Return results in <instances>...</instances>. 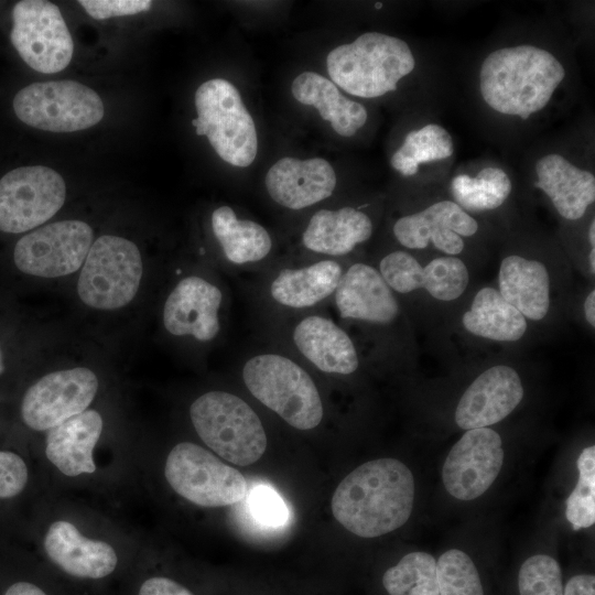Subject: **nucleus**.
<instances>
[{
	"mask_svg": "<svg viewBox=\"0 0 595 595\" xmlns=\"http://www.w3.org/2000/svg\"><path fill=\"white\" fill-rule=\"evenodd\" d=\"M463 325L473 335L497 342H516L527 331L526 317L493 288L476 293Z\"/></svg>",
	"mask_w": 595,
	"mask_h": 595,
	"instance_id": "c85d7f7f",
	"label": "nucleus"
},
{
	"mask_svg": "<svg viewBox=\"0 0 595 595\" xmlns=\"http://www.w3.org/2000/svg\"><path fill=\"white\" fill-rule=\"evenodd\" d=\"M522 397L521 379L513 368L490 367L465 390L456 407L455 422L466 431L488 428L509 415Z\"/></svg>",
	"mask_w": 595,
	"mask_h": 595,
	"instance_id": "412c9836",
	"label": "nucleus"
},
{
	"mask_svg": "<svg viewBox=\"0 0 595 595\" xmlns=\"http://www.w3.org/2000/svg\"><path fill=\"white\" fill-rule=\"evenodd\" d=\"M10 40L24 63L42 74L62 72L74 53L61 10L46 0H22L14 4Z\"/></svg>",
	"mask_w": 595,
	"mask_h": 595,
	"instance_id": "ddd939ff",
	"label": "nucleus"
},
{
	"mask_svg": "<svg viewBox=\"0 0 595 595\" xmlns=\"http://www.w3.org/2000/svg\"><path fill=\"white\" fill-rule=\"evenodd\" d=\"M164 475L177 495L201 507L229 506L247 496V480L239 470L192 442L170 451Z\"/></svg>",
	"mask_w": 595,
	"mask_h": 595,
	"instance_id": "9b49d317",
	"label": "nucleus"
},
{
	"mask_svg": "<svg viewBox=\"0 0 595 595\" xmlns=\"http://www.w3.org/2000/svg\"><path fill=\"white\" fill-rule=\"evenodd\" d=\"M499 293L524 317L542 320L550 305V279L545 266L538 260L508 256L498 275Z\"/></svg>",
	"mask_w": 595,
	"mask_h": 595,
	"instance_id": "cd10ccee",
	"label": "nucleus"
},
{
	"mask_svg": "<svg viewBox=\"0 0 595 595\" xmlns=\"http://www.w3.org/2000/svg\"><path fill=\"white\" fill-rule=\"evenodd\" d=\"M48 559L65 573L80 578H101L111 574L118 555L111 544L83 536L69 521H54L44 537Z\"/></svg>",
	"mask_w": 595,
	"mask_h": 595,
	"instance_id": "b1692460",
	"label": "nucleus"
},
{
	"mask_svg": "<svg viewBox=\"0 0 595 595\" xmlns=\"http://www.w3.org/2000/svg\"><path fill=\"white\" fill-rule=\"evenodd\" d=\"M467 284L468 270L458 258L439 257L423 268L422 288L436 300H456L464 293Z\"/></svg>",
	"mask_w": 595,
	"mask_h": 595,
	"instance_id": "f704fd0d",
	"label": "nucleus"
},
{
	"mask_svg": "<svg viewBox=\"0 0 595 595\" xmlns=\"http://www.w3.org/2000/svg\"><path fill=\"white\" fill-rule=\"evenodd\" d=\"M578 480L565 502V517L573 530L595 522V446L585 447L576 461Z\"/></svg>",
	"mask_w": 595,
	"mask_h": 595,
	"instance_id": "473e14b6",
	"label": "nucleus"
},
{
	"mask_svg": "<svg viewBox=\"0 0 595 595\" xmlns=\"http://www.w3.org/2000/svg\"><path fill=\"white\" fill-rule=\"evenodd\" d=\"M291 94L298 102L314 107L338 136L353 137L367 122L365 106L344 96L331 79L316 72L295 76Z\"/></svg>",
	"mask_w": 595,
	"mask_h": 595,
	"instance_id": "bb28decb",
	"label": "nucleus"
},
{
	"mask_svg": "<svg viewBox=\"0 0 595 595\" xmlns=\"http://www.w3.org/2000/svg\"><path fill=\"white\" fill-rule=\"evenodd\" d=\"M102 428L100 413L87 409L48 430L45 440L47 459L69 477L95 473L93 452Z\"/></svg>",
	"mask_w": 595,
	"mask_h": 595,
	"instance_id": "393cba45",
	"label": "nucleus"
},
{
	"mask_svg": "<svg viewBox=\"0 0 595 595\" xmlns=\"http://www.w3.org/2000/svg\"><path fill=\"white\" fill-rule=\"evenodd\" d=\"M2 595H47L42 588L32 582L18 580L10 583Z\"/></svg>",
	"mask_w": 595,
	"mask_h": 595,
	"instance_id": "37998d69",
	"label": "nucleus"
},
{
	"mask_svg": "<svg viewBox=\"0 0 595 595\" xmlns=\"http://www.w3.org/2000/svg\"><path fill=\"white\" fill-rule=\"evenodd\" d=\"M376 269L393 293L408 294L422 288L423 267L407 251L387 253Z\"/></svg>",
	"mask_w": 595,
	"mask_h": 595,
	"instance_id": "e433bc0d",
	"label": "nucleus"
},
{
	"mask_svg": "<svg viewBox=\"0 0 595 595\" xmlns=\"http://www.w3.org/2000/svg\"><path fill=\"white\" fill-rule=\"evenodd\" d=\"M563 595H595V576L593 574H578L571 577Z\"/></svg>",
	"mask_w": 595,
	"mask_h": 595,
	"instance_id": "79ce46f5",
	"label": "nucleus"
},
{
	"mask_svg": "<svg viewBox=\"0 0 595 595\" xmlns=\"http://www.w3.org/2000/svg\"><path fill=\"white\" fill-rule=\"evenodd\" d=\"M414 504V478L402 462L383 457L361 464L335 489V519L351 533L376 538L403 526Z\"/></svg>",
	"mask_w": 595,
	"mask_h": 595,
	"instance_id": "f257e3e1",
	"label": "nucleus"
},
{
	"mask_svg": "<svg viewBox=\"0 0 595 595\" xmlns=\"http://www.w3.org/2000/svg\"><path fill=\"white\" fill-rule=\"evenodd\" d=\"M585 318L589 325L595 326V290H592L584 302Z\"/></svg>",
	"mask_w": 595,
	"mask_h": 595,
	"instance_id": "c03bdc74",
	"label": "nucleus"
},
{
	"mask_svg": "<svg viewBox=\"0 0 595 595\" xmlns=\"http://www.w3.org/2000/svg\"><path fill=\"white\" fill-rule=\"evenodd\" d=\"M336 184L335 170L323 158L283 156L264 176L269 197L289 210H303L324 202L333 195Z\"/></svg>",
	"mask_w": 595,
	"mask_h": 595,
	"instance_id": "6ab92c4d",
	"label": "nucleus"
},
{
	"mask_svg": "<svg viewBox=\"0 0 595 595\" xmlns=\"http://www.w3.org/2000/svg\"><path fill=\"white\" fill-rule=\"evenodd\" d=\"M251 516L259 523L279 528L288 522L289 510L281 496L268 485H257L248 497Z\"/></svg>",
	"mask_w": 595,
	"mask_h": 595,
	"instance_id": "4c0bfd02",
	"label": "nucleus"
},
{
	"mask_svg": "<svg viewBox=\"0 0 595 595\" xmlns=\"http://www.w3.org/2000/svg\"><path fill=\"white\" fill-rule=\"evenodd\" d=\"M518 587L520 595H563L559 563L547 554L528 558L519 570Z\"/></svg>",
	"mask_w": 595,
	"mask_h": 595,
	"instance_id": "c9c22d12",
	"label": "nucleus"
},
{
	"mask_svg": "<svg viewBox=\"0 0 595 595\" xmlns=\"http://www.w3.org/2000/svg\"><path fill=\"white\" fill-rule=\"evenodd\" d=\"M66 184L45 165L13 169L0 178V231L21 234L52 218L64 205Z\"/></svg>",
	"mask_w": 595,
	"mask_h": 595,
	"instance_id": "f8f14e48",
	"label": "nucleus"
},
{
	"mask_svg": "<svg viewBox=\"0 0 595 595\" xmlns=\"http://www.w3.org/2000/svg\"><path fill=\"white\" fill-rule=\"evenodd\" d=\"M415 66L409 45L380 32H366L326 56L331 80L360 98H377L397 89L398 82Z\"/></svg>",
	"mask_w": 595,
	"mask_h": 595,
	"instance_id": "20e7f679",
	"label": "nucleus"
},
{
	"mask_svg": "<svg viewBox=\"0 0 595 595\" xmlns=\"http://www.w3.org/2000/svg\"><path fill=\"white\" fill-rule=\"evenodd\" d=\"M78 3L96 20L132 15L152 7L150 0H80Z\"/></svg>",
	"mask_w": 595,
	"mask_h": 595,
	"instance_id": "ea45409f",
	"label": "nucleus"
},
{
	"mask_svg": "<svg viewBox=\"0 0 595 595\" xmlns=\"http://www.w3.org/2000/svg\"><path fill=\"white\" fill-rule=\"evenodd\" d=\"M210 229L224 263L234 273L261 272L271 259L274 247L271 234L261 224L240 218L228 205L212 212Z\"/></svg>",
	"mask_w": 595,
	"mask_h": 595,
	"instance_id": "4be33fe9",
	"label": "nucleus"
},
{
	"mask_svg": "<svg viewBox=\"0 0 595 595\" xmlns=\"http://www.w3.org/2000/svg\"><path fill=\"white\" fill-rule=\"evenodd\" d=\"M190 418L199 439L231 464L251 465L266 452L262 420L236 393L210 390L198 396L190 405Z\"/></svg>",
	"mask_w": 595,
	"mask_h": 595,
	"instance_id": "39448f33",
	"label": "nucleus"
},
{
	"mask_svg": "<svg viewBox=\"0 0 595 595\" xmlns=\"http://www.w3.org/2000/svg\"><path fill=\"white\" fill-rule=\"evenodd\" d=\"M345 269L339 260L327 258L269 267L259 272L258 300L267 317L324 310L331 303Z\"/></svg>",
	"mask_w": 595,
	"mask_h": 595,
	"instance_id": "6e6552de",
	"label": "nucleus"
},
{
	"mask_svg": "<svg viewBox=\"0 0 595 595\" xmlns=\"http://www.w3.org/2000/svg\"><path fill=\"white\" fill-rule=\"evenodd\" d=\"M91 244L93 229L87 223L60 220L21 237L13 250V261L25 274L61 278L83 266Z\"/></svg>",
	"mask_w": 595,
	"mask_h": 595,
	"instance_id": "4468645a",
	"label": "nucleus"
},
{
	"mask_svg": "<svg viewBox=\"0 0 595 595\" xmlns=\"http://www.w3.org/2000/svg\"><path fill=\"white\" fill-rule=\"evenodd\" d=\"M267 331L277 344L309 369L325 376H350L360 359L348 332L324 310L267 317Z\"/></svg>",
	"mask_w": 595,
	"mask_h": 595,
	"instance_id": "423d86ee",
	"label": "nucleus"
},
{
	"mask_svg": "<svg viewBox=\"0 0 595 595\" xmlns=\"http://www.w3.org/2000/svg\"><path fill=\"white\" fill-rule=\"evenodd\" d=\"M227 294L209 278L190 274L180 279L166 296L162 322L173 337L209 344L223 333Z\"/></svg>",
	"mask_w": 595,
	"mask_h": 595,
	"instance_id": "2eb2a0df",
	"label": "nucleus"
},
{
	"mask_svg": "<svg viewBox=\"0 0 595 595\" xmlns=\"http://www.w3.org/2000/svg\"><path fill=\"white\" fill-rule=\"evenodd\" d=\"M537 188L551 199L558 213L565 219L583 217L595 201V176L573 165L560 154L542 156L536 164Z\"/></svg>",
	"mask_w": 595,
	"mask_h": 595,
	"instance_id": "a878e982",
	"label": "nucleus"
},
{
	"mask_svg": "<svg viewBox=\"0 0 595 595\" xmlns=\"http://www.w3.org/2000/svg\"><path fill=\"white\" fill-rule=\"evenodd\" d=\"M143 275L138 246L123 237L102 235L90 246L77 281L84 304L101 311L128 305L137 295Z\"/></svg>",
	"mask_w": 595,
	"mask_h": 595,
	"instance_id": "1a4fd4ad",
	"label": "nucleus"
},
{
	"mask_svg": "<svg viewBox=\"0 0 595 595\" xmlns=\"http://www.w3.org/2000/svg\"><path fill=\"white\" fill-rule=\"evenodd\" d=\"M392 230L399 244L408 249H423L432 242L447 255H458L464 249L462 236L475 235L478 224L455 202L441 201L400 217Z\"/></svg>",
	"mask_w": 595,
	"mask_h": 595,
	"instance_id": "aec40b11",
	"label": "nucleus"
},
{
	"mask_svg": "<svg viewBox=\"0 0 595 595\" xmlns=\"http://www.w3.org/2000/svg\"><path fill=\"white\" fill-rule=\"evenodd\" d=\"M240 376L248 392L299 431L316 429L325 408L310 369L283 347L258 348L245 356Z\"/></svg>",
	"mask_w": 595,
	"mask_h": 595,
	"instance_id": "7ed1b4c3",
	"label": "nucleus"
},
{
	"mask_svg": "<svg viewBox=\"0 0 595 595\" xmlns=\"http://www.w3.org/2000/svg\"><path fill=\"white\" fill-rule=\"evenodd\" d=\"M98 387L96 374L86 367L50 372L25 391L22 421L34 431H48L87 410Z\"/></svg>",
	"mask_w": 595,
	"mask_h": 595,
	"instance_id": "dca6fc26",
	"label": "nucleus"
},
{
	"mask_svg": "<svg viewBox=\"0 0 595 595\" xmlns=\"http://www.w3.org/2000/svg\"><path fill=\"white\" fill-rule=\"evenodd\" d=\"M565 71L550 52L532 45L491 52L479 73L480 94L494 110L528 119L544 108Z\"/></svg>",
	"mask_w": 595,
	"mask_h": 595,
	"instance_id": "f03ea898",
	"label": "nucleus"
},
{
	"mask_svg": "<svg viewBox=\"0 0 595 595\" xmlns=\"http://www.w3.org/2000/svg\"><path fill=\"white\" fill-rule=\"evenodd\" d=\"M372 228L370 217L358 208H321L305 224L301 246L313 258L338 260L367 241Z\"/></svg>",
	"mask_w": 595,
	"mask_h": 595,
	"instance_id": "5701e85b",
	"label": "nucleus"
},
{
	"mask_svg": "<svg viewBox=\"0 0 595 595\" xmlns=\"http://www.w3.org/2000/svg\"><path fill=\"white\" fill-rule=\"evenodd\" d=\"M194 104L196 134L205 136L224 162L237 167L252 164L258 153L257 129L236 86L224 78L206 80L196 89Z\"/></svg>",
	"mask_w": 595,
	"mask_h": 595,
	"instance_id": "0eeeda50",
	"label": "nucleus"
},
{
	"mask_svg": "<svg viewBox=\"0 0 595 595\" xmlns=\"http://www.w3.org/2000/svg\"><path fill=\"white\" fill-rule=\"evenodd\" d=\"M29 482V468L23 457L9 450H0V499L19 496Z\"/></svg>",
	"mask_w": 595,
	"mask_h": 595,
	"instance_id": "58836bf2",
	"label": "nucleus"
},
{
	"mask_svg": "<svg viewBox=\"0 0 595 595\" xmlns=\"http://www.w3.org/2000/svg\"><path fill=\"white\" fill-rule=\"evenodd\" d=\"M502 463V441L496 431L489 428L467 430L447 454L442 480L451 496L469 501L488 490Z\"/></svg>",
	"mask_w": 595,
	"mask_h": 595,
	"instance_id": "f3484780",
	"label": "nucleus"
},
{
	"mask_svg": "<svg viewBox=\"0 0 595 595\" xmlns=\"http://www.w3.org/2000/svg\"><path fill=\"white\" fill-rule=\"evenodd\" d=\"M588 240H589V244L592 245V248H594V246H595V221H594V219L592 220V223L589 225Z\"/></svg>",
	"mask_w": 595,
	"mask_h": 595,
	"instance_id": "a18cd8bd",
	"label": "nucleus"
},
{
	"mask_svg": "<svg viewBox=\"0 0 595 595\" xmlns=\"http://www.w3.org/2000/svg\"><path fill=\"white\" fill-rule=\"evenodd\" d=\"M439 595H484L478 571L465 552L451 549L436 562Z\"/></svg>",
	"mask_w": 595,
	"mask_h": 595,
	"instance_id": "72a5a7b5",
	"label": "nucleus"
},
{
	"mask_svg": "<svg viewBox=\"0 0 595 595\" xmlns=\"http://www.w3.org/2000/svg\"><path fill=\"white\" fill-rule=\"evenodd\" d=\"M4 369V365H3V360H2V353H1V349H0V374L3 371Z\"/></svg>",
	"mask_w": 595,
	"mask_h": 595,
	"instance_id": "de8ad7c7",
	"label": "nucleus"
},
{
	"mask_svg": "<svg viewBox=\"0 0 595 595\" xmlns=\"http://www.w3.org/2000/svg\"><path fill=\"white\" fill-rule=\"evenodd\" d=\"M511 192V181L499 167H485L475 177L458 174L451 182L455 203L469 212L498 208Z\"/></svg>",
	"mask_w": 595,
	"mask_h": 595,
	"instance_id": "c756f323",
	"label": "nucleus"
},
{
	"mask_svg": "<svg viewBox=\"0 0 595 595\" xmlns=\"http://www.w3.org/2000/svg\"><path fill=\"white\" fill-rule=\"evenodd\" d=\"M588 260H589L591 271L594 274L595 273V249L594 248H592V250L589 251Z\"/></svg>",
	"mask_w": 595,
	"mask_h": 595,
	"instance_id": "49530a36",
	"label": "nucleus"
},
{
	"mask_svg": "<svg viewBox=\"0 0 595 595\" xmlns=\"http://www.w3.org/2000/svg\"><path fill=\"white\" fill-rule=\"evenodd\" d=\"M453 150L451 134L443 127L431 123L410 131L392 154L390 163L402 175L411 176L418 172L421 163L447 159Z\"/></svg>",
	"mask_w": 595,
	"mask_h": 595,
	"instance_id": "7c9ffc66",
	"label": "nucleus"
},
{
	"mask_svg": "<svg viewBox=\"0 0 595 595\" xmlns=\"http://www.w3.org/2000/svg\"><path fill=\"white\" fill-rule=\"evenodd\" d=\"M389 595H439L436 561L426 552L405 554L382 576Z\"/></svg>",
	"mask_w": 595,
	"mask_h": 595,
	"instance_id": "2f4dec72",
	"label": "nucleus"
},
{
	"mask_svg": "<svg viewBox=\"0 0 595 595\" xmlns=\"http://www.w3.org/2000/svg\"><path fill=\"white\" fill-rule=\"evenodd\" d=\"M138 595H193V593L171 578L154 576L142 583Z\"/></svg>",
	"mask_w": 595,
	"mask_h": 595,
	"instance_id": "a19ab883",
	"label": "nucleus"
},
{
	"mask_svg": "<svg viewBox=\"0 0 595 595\" xmlns=\"http://www.w3.org/2000/svg\"><path fill=\"white\" fill-rule=\"evenodd\" d=\"M343 322L389 326L398 317L399 302L378 270L365 262L347 267L331 301Z\"/></svg>",
	"mask_w": 595,
	"mask_h": 595,
	"instance_id": "a211bd4d",
	"label": "nucleus"
},
{
	"mask_svg": "<svg viewBox=\"0 0 595 595\" xmlns=\"http://www.w3.org/2000/svg\"><path fill=\"white\" fill-rule=\"evenodd\" d=\"M12 107L23 123L51 132L88 129L105 113L99 95L75 80L30 84L17 93Z\"/></svg>",
	"mask_w": 595,
	"mask_h": 595,
	"instance_id": "9d476101",
	"label": "nucleus"
}]
</instances>
